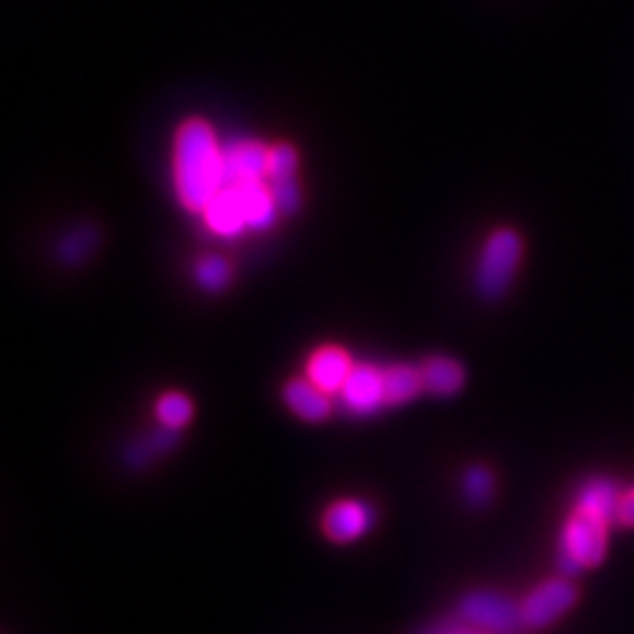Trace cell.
<instances>
[{
    "label": "cell",
    "instance_id": "21",
    "mask_svg": "<svg viewBox=\"0 0 634 634\" xmlns=\"http://www.w3.org/2000/svg\"><path fill=\"white\" fill-rule=\"evenodd\" d=\"M94 242H96V238H94V233L90 229H80V231H76L73 235H69L67 240H64L61 256L67 258L69 264L83 262V258L92 252Z\"/></svg>",
    "mask_w": 634,
    "mask_h": 634
},
{
    "label": "cell",
    "instance_id": "19",
    "mask_svg": "<svg viewBox=\"0 0 634 634\" xmlns=\"http://www.w3.org/2000/svg\"><path fill=\"white\" fill-rule=\"evenodd\" d=\"M198 280L205 289L219 291L231 280V268L219 256H207L198 264Z\"/></svg>",
    "mask_w": 634,
    "mask_h": 634
},
{
    "label": "cell",
    "instance_id": "2",
    "mask_svg": "<svg viewBox=\"0 0 634 634\" xmlns=\"http://www.w3.org/2000/svg\"><path fill=\"white\" fill-rule=\"evenodd\" d=\"M609 527L604 519L580 510L568 517L557 552V566L566 578H576L583 568H595L604 562Z\"/></svg>",
    "mask_w": 634,
    "mask_h": 634
},
{
    "label": "cell",
    "instance_id": "12",
    "mask_svg": "<svg viewBox=\"0 0 634 634\" xmlns=\"http://www.w3.org/2000/svg\"><path fill=\"white\" fill-rule=\"evenodd\" d=\"M203 215L209 229L219 235H235L247 226L245 211H242L233 188H221L215 198L209 200Z\"/></svg>",
    "mask_w": 634,
    "mask_h": 634
},
{
    "label": "cell",
    "instance_id": "4",
    "mask_svg": "<svg viewBox=\"0 0 634 634\" xmlns=\"http://www.w3.org/2000/svg\"><path fill=\"white\" fill-rule=\"evenodd\" d=\"M578 601L576 585L564 578H550L541 583L539 588H533L527 599L522 601V625H529L533 630L547 627L562 618L566 611H572Z\"/></svg>",
    "mask_w": 634,
    "mask_h": 634
},
{
    "label": "cell",
    "instance_id": "9",
    "mask_svg": "<svg viewBox=\"0 0 634 634\" xmlns=\"http://www.w3.org/2000/svg\"><path fill=\"white\" fill-rule=\"evenodd\" d=\"M621 489L609 477H592L580 486L576 498V510L595 515L604 522H618V510H621Z\"/></svg>",
    "mask_w": 634,
    "mask_h": 634
},
{
    "label": "cell",
    "instance_id": "11",
    "mask_svg": "<svg viewBox=\"0 0 634 634\" xmlns=\"http://www.w3.org/2000/svg\"><path fill=\"white\" fill-rule=\"evenodd\" d=\"M223 188L235 191L250 229H266V226L273 221L275 198L270 193V186L264 182V178H252V182H240V184L223 186Z\"/></svg>",
    "mask_w": 634,
    "mask_h": 634
},
{
    "label": "cell",
    "instance_id": "13",
    "mask_svg": "<svg viewBox=\"0 0 634 634\" xmlns=\"http://www.w3.org/2000/svg\"><path fill=\"white\" fill-rule=\"evenodd\" d=\"M285 402L291 412L303 420H324L332 412L327 393L313 381H289L285 388Z\"/></svg>",
    "mask_w": 634,
    "mask_h": 634
},
{
    "label": "cell",
    "instance_id": "18",
    "mask_svg": "<svg viewBox=\"0 0 634 634\" xmlns=\"http://www.w3.org/2000/svg\"><path fill=\"white\" fill-rule=\"evenodd\" d=\"M299 165V155L291 149L289 143H278L268 149V174L266 178H285V176H295Z\"/></svg>",
    "mask_w": 634,
    "mask_h": 634
},
{
    "label": "cell",
    "instance_id": "23",
    "mask_svg": "<svg viewBox=\"0 0 634 634\" xmlns=\"http://www.w3.org/2000/svg\"><path fill=\"white\" fill-rule=\"evenodd\" d=\"M618 522L625 527H634V489H630L623 500H621V510H618Z\"/></svg>",
    "mask_w": 634,
    "mask_h": 634
},
{
    "label": "cell",
    "instance_id": "7",
    "mask_svg": "<svg viewBox=\"0 0 634 634\" xmlns=\"http://www.w3.org/2000/svg\"><path fill=\"white\" fill-rule=\"evenodd\" d=\"M268 149L258 141H240L223 151V186L266 178ZM221 186V188H223Z\"/></svg>",
    "mask_w": 634,
    "mask_h": 634
},
{
    "label": "cell",
    "instance_id": "3",
    "mask_svg": "<svg viewBox=\"0 0 634 634\" xmlns=\"http://www.w3.org/2000/svg\"><path fill=\"white\" fill-rule=\"evenodd\" d=\"M519 258H522V240L512 229H500L486 240L477 266V289L484 299L496 301L506 295Z\"/></svg>",
    "mask_w": 634,
    "mask_h": 634
},
{
    "label": "cell",
    "instance_id": "22",
    "mask_svg": "<svg viewBox=\"0 0 634 634\" xmlns=\"http://www.w3.org/2000/svg\"><path fill=\"white\" fill-rule=\"evenodd\" d=\"M268 186L275 198V205H280L285 211H295L299 207V186L295 182V176L270 178Z\"/></svg>",
    "mask_w": 634,
    "mask_h": 634
},
{
    "label": "cell",
    "instance_id": "20",
    "mask_svg": "<svg viewBox=\"0 0 634 634\" xmlns=\"http://www.w3.org/2000/svg\"><path fill=\"white\" fill-rule=\"evenodd\" d=\"M176 442V437L172 433V428H165L162 433H155L151 437V442H143L139 447H135L132 451H129V463L132 465H143V463H149V453H162V451H168L172 449V445Z\"/></svg>",
    "mask_w": 634,
    "mask_h": 634
},
{
    "label": "cell",
    "instance_id": "6",
    "mask_svg": "<svg viewBox=\"0 0 634 634\" xmlns=\"http://www.w3.org/2000/svg\"><path fill=\"white\" fill-rule=\"evenodd\" d=\"M373 510L365 500H336L322 517V531L334 543H353L371 529Z\"/></svg>",
    "mask_w": 634,
    "mask_h": 634
},
{
    "label": "cell",
    "instance_id": "8",
    "mask_svg": "<svg viewBox=\"0 0 634 634\" xmlns=\"http://www.w3.org/2000/svg\"><path fill=\"white\" fill-rule=\"evenodd\" d=\"M346 404L357 414H371L383 404V371L371 365L353 367L348 381L341 388Z\"/></svg>",
    "mask_w": 634,
    "mask_h": 634
},
{
    "label": "cell",
    "instance_id": "17",
    "mask_svg": "<svg viewBox=\"0 0 634 634\" xmlns=\"http://www.w3.org/2000/svg\"><path fill=\"white\" fill-rule=\"evenodd\" d=\"M463 494L468 503H473L475 508H484L486 503L492 500L494 494V475L492 470H486L482 465L470 468L463 480Z\"/></svg>",
    "mask_w": 634,
    "mask_h": 634
},
{
    "label": "cell",
    "instance_id": "5",
    "mask_svg": "<svg viewBox=\"0 0 634 634\" xmlns=\"http://www.w3.org/2000/svg\"><path fill=\"white\" fill-rule=\"evenodd\" d=\"M459 613L465 623L494 632H512L522 625V607H517L506 595L489 590L468 592L461 599Z\"/></svg>",
    "mask_w": 634,
    "mask_h": 634
},
{
    "label": "cell",
    "instance_id": "1",
    "mask_svg": "<svg viewBox=\"0 0 634 634\" xmlns=\"http://www.w3.org/2000/svg\"><path fill=\"white\" fill-rule=\"evenodd\" d=\"M174 182L188 211H205L223 186V151L205 120H186L174 139Z\"/></svg>",
    "mask_w": 634,
    "mask_h": 634
},
{
    "label": "cell",
    "instance_id": "10",
    "mask_svg": "<svg viewBox=\"0 0 634 634\" xmlns=\"http://www.w3.org/2000/svg\"><path fill=\"white\" fill-rule=\"evenodd\" d=\"M350 371H353L350 357L334 346L320 348L311 357V365H308V377H311V381L318 388H322L324 393H336V390L344 388Z\"/></svg>",
    "mask_w": 634,
    "mask_h": 634
},
{
    "label": "cell",
    "instance_id": "15",
    "mask_svg": "<svg viewBox=\"0 0 634 634\" xmlns=\"http://www.w3.org/2000/svg\"><path fill=\"white\" fill-rule=\"evenodd\" d=\"M423 390L420 371L410 365H397L383 371V404H404Z\"/></svg>",
    "mask_w": 634,
    "mask_h": 634
},
{
    "label": "cell",
    "instance_id": "14",
    "mask_svg": "<svg viewBox=\"0 0 634 634\" xmlns=\"http://www.w3.org/2000/svg\"><path fill=\"white\" fill-rule=\"evenodd\" d=\"M420 381L423 390H428L433 395H457L465 383V371L457 360L449 357H430L420 365Z\"/></svg>",
    "mask_w": 634,
    "mask_h": 634
},
{
    "label": "cell",
    "instance_id": "16",
    "mask_svg": "<svg viewBox=\"0 0 634 634\" xmlns=\"http://www.w3.org/2000/svg\"><path fill=\"white\" fill-rule=\"evenodd\" d=\"M155 412H158V418H160L162 426L178 430V428H184L186 423L191 420L193 406H191V400L186 395L170 393V395L160 397Z\"/></svg>",
    "mask_w": 634,
    "mask_h": 634
}]
</instances>
